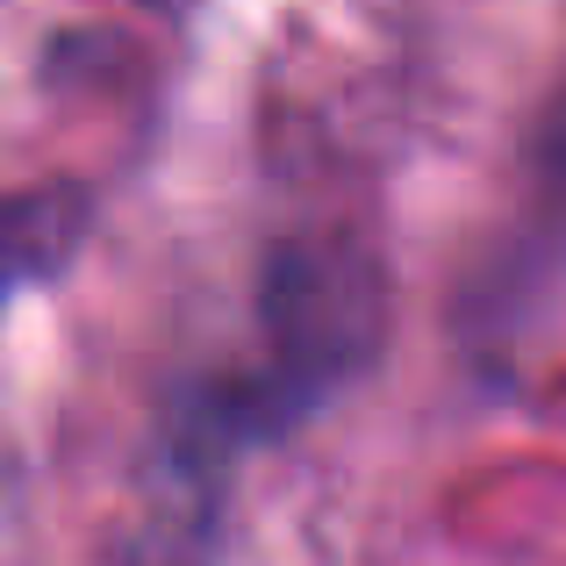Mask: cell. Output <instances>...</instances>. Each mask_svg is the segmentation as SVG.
Wrapping results in <instances>:
<instances>
[{"instance_id": "obj_2", "label": "cell", "mask_w": 566, "mask_h": 566, "mask_svg": "<svg viewBox=\"0 0 566 566\" xmlns=\"http://www.w3.org/2000/svg\"><path fill=\"white\" fill-rule=\"evenodd\" d=\"M566 308V57L538 86L516 166L495 216L481 222L473 251L444 287V345L488 395L524 374L531 345Z\"/></svg>"}, {"instance_id": "obj_1", "label": "cell", "mask_w": 566, "mask_h": 566, "mask_svg": "<svg viewBox=\"0 0 566 566\" xmlns=\"http://www.w3.org/2000/svg\"><path fill=\"white\" fill-rule=\"evenodd\" d=\"M395 337V259L374 216H294L251 259L244 331L208 359H180L151 395L129 452L108 566H222L230 502L251 459L287 452Z\"/></svg>"}, {"instance_id": "obj_3", "label": "cell", "mask_w": 566, "mask_h": 566, "mask_svg": "<svg viewBox=\"0 0 566 566\" xmlns=\"http://www.w3.org/2000/svg\"><path fill=\"white\" fill-rule=\"evenodd\" d=\"M108 208L101 172H43V180L0 187V316L29 294L57 287L86 259Z\"/></svg>"}]
</instances>
